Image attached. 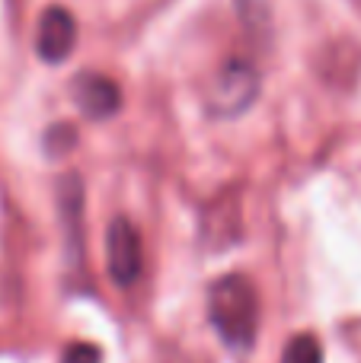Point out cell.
Instances as JSON below:
<instances>
[{"label": "cell", "mask_w": 361, "mask_h": 363, "mask_svg": "<svg viewBox=\"0 0 361 363\" xmlns=\"http://www.w3.org/2000/svg\"><path fill=\"white\" fill-rule=\"evenodd\" d=\"M256 89H259V77H256V70L243 61H230L227 67H224L217 86H215L211 106H215L217 112H240L243 106L253 102Z\"/></svg>", "instance_id": "5"}, {"label": "cell", "mask_w": 361, "mask_h": 363, "mask_svg": "<svg viewBox=\"0 0 361 363\" xmlns=\"http://www.w3.org/2000/svg\"><path fill=\"white\" fill-rule=\"evenodd\" d=\"M208 315L215 332L230 347L247 351L259 328V294L243 274H224L208 290Z\"/></svg>", "instance_id": "1"}, {"label": "cell", "mask_w": 361, "mask_h": 363, "mask_svg": "<svg viewBox=\"0 0 361 363\" xmlns=\"http://www.w3.org/2000/svg\"><path fill=\"white\" fill-rule=\"evenodd\" d=\"M281 363H323V347L313 335H298L281 354Z\"/></svg>", "instance_id": "6"}, {"label": "cell", "mask_w": 361, "mask_h": 363, "mask_svg": "<svg viewBox=\"0 0 361 363\" xmlns=\"http://www.w3.org/2000/svg\"><path fill=\"white\" fill-rule=\"evenodd\" d=\"M74 45H77V19L64 6H48L42 13V19H38V35H36L38 57L48 64H61L64 57H70Z\"/></svg>", "instance_id": "4"}, {"label": "cell", "mask_w": 361, "mask_h": 363, "mask_svg": "<svg viewBox=\"0 0 361 363\" xmlns=\"http://www.w3.org/2000/svg\"><path fill=\"white\" fill-rule=\"evenodd\" d=\"M70 99L87 118H109L122 106V89L112 77L106 74H80L70 83Z\"/></svg>", "instance_id": "3"}, {"label": "cell", "mask_w": 361, "mask_h": 363, "mask_svg": "<svg viewBox=\"0 0 361 363\" xmlns=\"http://www.w3.org/2000/svg\"><path fill=\"white\" fill-rule=\"evenodd\" d=\"M106 258H109V274L119 287H131L138 281L141 268H144V245H141V233L131 220L115 217L106 233Z\"/></svg>", "instance_id": "2"}, {"label": "cell", "mask_w": 361, "mask_h": 363, "mask_svg": "<svg viewBox=\"0 0 361 363\" xmlns=\"http://www.w3.org/2000/svg\"><path fill=\"white\" fill-rule=\"evenodd\" d=\"M99 360H102V354L93 345H70L61 357V363H99Z\"/></svg>", "instance_id": "7"}]
</instances>
